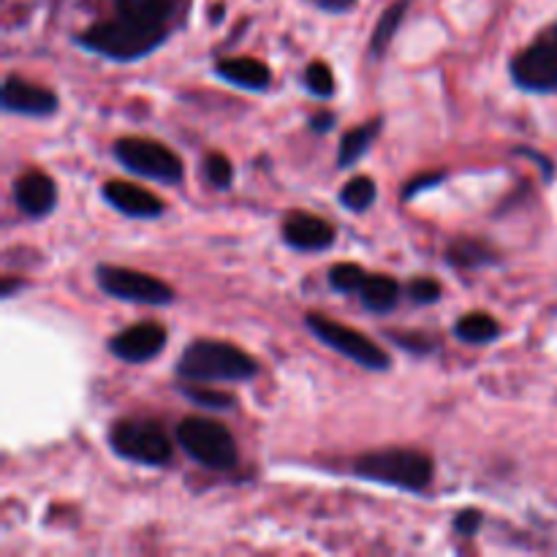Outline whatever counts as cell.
<instances>
[{
    "label": "cell",
    "mask_w": 557,
    "mask_h": 557,
    "mask_svg": "<svg viewBox=\"0 0 557 557\" xmlns=\"http://www.w3.org/2000/svg\"><path fill=\"white\" fill-rule=\"evenodd\" d=\"M166 33L169 27L163 25L120 14L114 20L96 22L87 30H82L76 41L109 60H139L161 47L166 41Z\"/></svg>",
    "instance_id": "6da1fadb"
},
{
    "label": "cell",
    "mask_w": 557,
    "mask_h": 557,
    "mask_svg": "<svg viewBox=\"0 0 557 557\" xmlns=\"http://www.w3.org/2000/svg\"><path fill=\"white\" fill-rule=\"evenodd\" d=\"M446 180V174L444 172H438V174H422V177H417V180H411V183L406 185V190H403V199H411V196H417V194H422V190H428V188H435V185H441Z\"/></svg>",
    "instance_id": "83f0119b"
},
{
    "label": "cell",
    "mask_w": 557,
    "mask_h": 557,
    "mask_svg": "<svg viewBox=\"0 0 557 557\" xmlns=\"http://www.w3.org/2000/svg\"><path fill=\"white\" fill-rule=\"evenodd\" d=\"M392 341H395L397 346L408 348V351H417V354H424L433 348V341H430L428 335H403V332H395V335H392Z\"/></svg>",
    "instance_id": "f1b7e54d"
},
{
    "label": "cell",
    "mask_w": 557,
    "mask_h": 557,
    "mask_svg": "<svg viewBox=\"0 0 557 557\" xmlns=\"http://www.w3.org/2000/svg\"><path fill=\"white\" fill-rule=\"evenodd\" d=\"M305 85L313 96L319 98H330L335 92V76H332V69L321 60H313V63L305 69Z\"/></svg>",
    "instance_id": "cb8c5ba5"
},
{
    "label": "cell",
    "mask_w": 557,
    "mask_h": 557,
    "mask_svg": "<svg viewBox=\"0 0 557 557\" xmlns=\"http://www.w3.org/2000/svg\"><path fill=\"white\" fill-rule=\"evenodd\" d=\"M315 5H319V9H324V11H348L351 9L354 3H357V0H313Z\"/></svg>",
    "instance_id": "1f68e13d"
},
{
    "label": "cell",
    "mask_w": 557,
    "mask_h": 557,
    "mask_svg": "<svg viewBox=\"0 0 557 557\" xmlns=\"http://www.w3.org/2000/svg\"><path fill=\"white\" fill-rule=\"evenodd\" d=\"M98 286L109 294V297L125 299V302H141V305H169L174 299V292L158 277L145 275V272L125 270V267H98L96 272Z\"/></svg>",
    "instance_id": "ba28073f"
},
{
    "label": "cell",
    "mask_w": 557,
    "mask_h": 557,
    "mask_svg": "<svg viewBox=\"0 0 557 557\" xmlns=\"http://www.w3.org/2000/svg\"><path fill=\"white\" fill-rule=\"evenodd\" d=\"M305 324H308V330L313 332L324 346L335 348L337 354L348 357L351 362L362 364V368L368 370L389 368V354H386L379 343L364 337L362 332L348 330V326L337 324V321L326 319V315H319V313H310L308 319H305Z\"/></svg>",
    "instance_id": "52a82bcc"
},
{
    "label": "cell",
    "mask_w": 557,
    "mask_h": 557,
    "mask_svg": "<svg viewBox=\"0 0 557 557\" xmlns=\"http://www.w3.org/2000/svg\"><path fill=\"white\" fill-rule=\"evenodd\" d=\"M493 250L484 248L476 239H457L449 245V264L462 267V270H476V267L493 264Z\"/></svg>",
    "instance_id": "ffe728a7"
},
{
    "label": "cell",
    "mask_w": 557,
    "mask_h": 557,
    "mask_svg": "<svg viewBox=\"0 0 557 557\" xmlns=\"http://www.w3.org/2000/svg\"><path fill=\"white\" fill-rule=\"evenodd\" d=\"M511 76L520 87L533 92L557 90V36L553 30L544 33L536 44L522 49L511 60Z\"/></svg>",
    "instance_id": "9c48e42d"
},
{
    "label": "cell",
    "mask_w": 557,
    "mask_h": 557,
    "mask_svg": "<svg viewBox=\"0 0 557 557\" xmlns=\"http://www.w3.org/2000/svg\"><path fill=\"white\" fill-rule=\"evenodd\" d=\"M364 281H368V272L357 264H335L330 270V283L335 292L354 294L364 286Z\"/></svg>",
    "instance_id": "603a6c76"
},
{
    "label": "cell",
    "mask_w": 557,
    "mask_h": 557,
    "mask_svg": "<svg viewBox=\"0 0 557 557\" xmlns=\"http://www.w3.org/2000/svg\"><path fill=\"white\" fill-rule=\"evenodd\" d=\"M183 3L185 0H114L120 14L163 27H169V22H172V16L177 14V9Z\"/></svg>",
    "instance_id": "2e32d148"
},
{
    "label": "cell",
    "mask_w": 557,
    "mask_h": 557,
    "mask_svg": "<svg viewBox=\"0 0 557 557\" xmlns=\"http://www.w3.org/2000/svg\"><path fill=\"white\" fill-rule=\"evenodd\" d=\"M455 528H457V533H462V536H473V533L482 528V511L466 509L462 515H457Z\"/></svg>",
    "instance_id": "f546056e"
},
{
    "label": "cell",
    "mask_w": 557,
    "mask_h": 557,
    "mask_svg": "<svg viewBox=\"0 0 557 557\" xmlns=\"http://www.w3.org/2000/svg\"><path fill=\"white\" fill-rule=\"evenodd\" d=\"M177 444L188 451V457H194L205 468H212V471H228V468L237 466L234 435L212 419H183L177 428Z\"/></svg>",
    "instance_id": "277c9868"
},
{
    "label": "cell",
    "mask_w": 557,
    "mask_h": 557,
    "mask_svg": "<svg viewBox=\"0 0 557 557\" xmlns=\"http://www.w3.org/2000/svg\"><path fill=\"white\" fill-rule=\"evenodd\" d=\"M403 14H406V3H395L392 9L384 11V16H381L379 25H375L373 38H370V52H373L375 58H381V54L386 52V47H389L392 38H395L397 27H400Z\"/></svg>",
    "instance_id": "44dd1931"
},
{
    "label": "cell",
    "mask_w": 557,
    "mask_h": 557,
    "mask_svg": "<svg viewBox=\"0 0 557 557\" xmlns=\"http://www.w3.org/2000/svg\"><path fill=\"white\" fill-rule=\"evenodd\" d=\"M332 123H335V117H332L330 112H319V114H313V117H310V128L319 131V134L330 131Z\"/></svg>",
    "instance_id": "4dcf8cb0"
},
{
    "label": "cell",
    "mask_w": 557,
    "mask_h": 557,
    "mask_svg": "<svg viewBox=\"0 0 557 557\" xmlns=\"http://www.w3.org/2000/svg\"><path fill=\"white\" fill-rule=\"evenodd\" d=\"M343 207L354 212H364L375 201V183L370 177H354L341 190Z\"/></svg>",
    "instance_id": "7402d4cb"
},
{
    "label": "cell",
    "mask_w": 557,
    "mask_h": 557,
    "mask_svg": "<svg viewBox=\"0 0 557 557\" xmlns=\"http://www.w3.org/2000/svg\"><path fill=\"white\" fill-rule=\"evenodd\" d=\"M215 74L228 85L245 87V90H267L270 87V69L256 58H228L215 65Z\"/></svg>",
    "instance_id": "9a60e30c"
},
{
    "label": "cell",
    "mask_w": 557,
    "mask_h": 557,
    "mask_svg": "<svg viewBox=\"0 0 557 557\" xmlns=\"http://www.w3.org/2000/svg\"><path fill=\"white\" fill-rule=\"evenodd\" d=\"M408 297L417 305H433L441 299V283L433 281V277H417L408 286Z\"/></svg>",
    "instance_id": "4316f807"
},
{
    "label": "cell",
    "mask_w": 557,
    "mask_h": 557,
    "mask_svg": "<svg viewBox=\"0 0 557 557\" xmlns=\"http://www.w3.org/2000/svg\"><path fill=\"white\" fill-rule=\"evenodd\" d=\"M114 158L123 163L128 172L141 174V177H150L156 183L174 185L183 180V161L169 150L166 145L152 139H120L114 145Z\"/></svg>",
    "instance_id": "8992f818"
},
{
    "label": "cell",
    "mask_w": 557,
    "mask_h": 557,
    "mask_svg": "<svg viewBox=\"0 0 557 557\" xmlns=\"http://www.w3.org/2000/svg\"><path fill=\"white\" fill-rule=\"evenodd\" d=\"M553 33H555V36H557V25H555V27H553Z\"/></svg>",
    "instance_id": "d6a6232c"
},
{
    "label": "cell",
    "mask_w": 557,
    "mask_h": 557,
    "mask_svg": "<svg viewBox=\"0 0 557 557\" xmlns=\"http://www.w3.org/2000/svg\"><path fill=\"white\" fill-rule=\"evenodd\" d=\"M379 131H381V120H373V123H364V125H359V128L348 131L341 141L337 166L341 169L354 166V163H357L359 158L370 150V145H373V139L379 136Z\"/></svg>",
    "instance_id": "ac0fdd59"
},
{
    "label": "cell",
    "mask_w": 557,
    "mask_h": 557,
    "mask_svg": "<svg viewBox=\"0 0 557 557\" xmlns=\"http://www.w3.org/2000/svg\"><path fill=\"white\" fill-rule=\"evenodd\" d=\"M354 473L370 482L419 493L433 482V460L417 449L370 451L354 462Z\"/></svg>",
    "instance_id": "3957f363"
},
{
    "label": "cell",
    "mask_w": 557,
    "mask_h": 557,
    "mask_svg": "<svg viewBox=\"0 0 557 557\" xmlns=\"http://www.w3.org/2000/svg\"><path fill=\"white\" fill-rule=\"evenodd\" d=\"M109 444L120 457L139 466H166L172 460V441L156 422L145 419H125L109 433Z\"/></svg>",
    "instance_id": "5b68a950"
},
{
    "label": "cell",
    "mask_w": 557,
    "mask_h": 557,
    "mask_svg": "<svg viewBox=\"0 0 557 557\" xmlns=\"http://www.w3.org/2000/svg\"><path fill=\"white\" fill-rule=\"evenodd\" d=\"M283 239L297 250H326L335 243V228L308 212H292L283 223Z\"/></svg>",
    "instance_id": "4fadbf2b"
},
{
    "label": "cell",
    "mask_w": 557,
    "mask_h": 557,
    "mask_svg": "<svg viewBox=\"0 0 557 557\" xmlns=\"http://www.w3.org/2000/svg\"><path fill=\"white\" fill-rule=\"evenodd\" d=\"M14 201L25 215L44 218L54 210L58 201V190H54L52 177L41 172H27L22 174L14 183Z\"/></svg>",
    "instance_id": "5bb4252c"
},
{
    "label": "cell",
    "mask_w": 557,
    "mask_h": 557,
    "mask_svg": "<svg viewBox=\"0 0 557 557\" xmlns=\"http://www.w3.org/2000/svg\"><path fill=\"white\" fill-rule=\"evenodd\" d=\"M0 101H3L5 112H20L27 117H49L58 112V96L52 90L20 79V76H5Z\"/></svg>",
    "instance_id": "8fae6325"
},
{
    "label": "cell",
    "mask_w": 557,
    "mask_h": 557,
    "mask_svg": "<svg viewBox=\"0 0 557 557\" xmlns=\"http://www.w3.org/2000/svg\"><path fill=\"white\" fill-rule=\"evenodd\" d=\"M498 335L500 326L490 313H468L455 324V337L466 343H490Z\"/></svg>",
    "instance_id": "d6986e66"
},
{
    "label": "cell",
    "mask_w": 557,
    "mask_h": 557,
    "mask_svg": "<svg viewBox=\"0 0 557 557\" xmlns=\"http://www.w3.org/2000/svg\"><path fill=\"white\" fill-rule=\"evenodd\" d=\"M185 381H248L259 373V364L243 348L223 341H196L177 362Z\"/></svg>",
    "instance_id": "7a4b0ae2"
},
{
    "label": "cell",
    "mask_w": 557,
    "mask_h": 557,
    "mask_svg": "<svg viewBox=\"0 0 557 557\" xmlns=\"http://www.w3.org/2000/svg\"><path fill=\"white\" fill-rule=\"evenodd\" d=\"M205 174H207V180H210L212 188L226 190L228 185H232V177H234L232 161H228L223 152H210L205 161Z\"/></svg>",
    "instance_id": "d4e9b609"
},
{
    "label": "cell",
    "mask_w": 557,
    "mask_h": 557,
    "mask_svg": "<svg viewBox=\"0 0 557 557\" xmlns=\"http://www.w3.org/2000/svg\"><path fill=\"white\" fill-rule=\"evenodd\" d=\"M103 199L131 218H158L163 212V201L156 194L134 183H123V180L103 185Z\"/></svg>",
    "instance_id": "7c38bea8"
},
{
    "label": "cell",
    "mask_w": 557,
    "mask_h": 557,
    "mask_svg": "<svg viewBox=\"0 0 557 557\" xmlns=\"http://www.w3.org/2000/svg\"><path fill=\"white\" fill-rule=\"evenodd\" d=\"M359 294H362L364 308L375 310V313H386L400 299V286H397V281H392L386 275H368V281L359 288Z\"/></svg>",
    "instance_id": "e0dca14e"
},
{
    "label": "cell",
    "mask_w": 557,
    "mask_h": 557,
    "mask_svg": "<svg viewBox=\"0 0 557 557\" xmlns=\"http://www.w3.org/2000/svg\"><path fill=\"white\" fill-rule=\"evenodd\" d=\"M188 400H194L196 406L205 408H215V411H228L234 408V397L228 392H218V389H183Z\"/></svg>",
    "instance_id": "484cf974"
},
{
    "label": "cell",
    "mask_w": 557,
    "mask_h": 557,
    "mask_svg": "<svg viewBox=\"0 0 557 557\" xmlns=\"http://www.w3.org/2000/svg\"><path fill=\"white\" fill-rule=\"evenodd\" d=\"M166 346V330L156 321H145V324H136L123 330L120 335H114L109 341V351L117 359L131 364H141L147 359L158 357Z\"/></svg>",
    "instance_id": "30bf717a"
}]
</instances>
